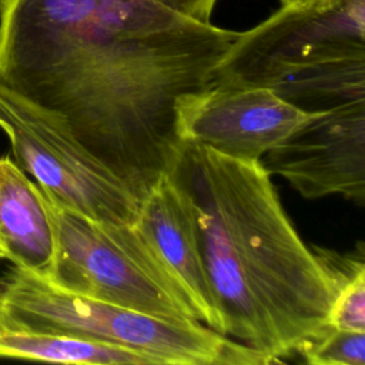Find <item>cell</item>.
<instances>
[{
    "mask_svg": "<svg viewBox=\"0 0 365 365\" xmlns=\"http://www.w3.org/2000/svg\"><path fill=\"white\" fill-rule=\"evenodd\" d=\"M238 31L153 0H0V86L53 115L140 202L181 144L180 101Z\"/></svg>",
    "mask_w": 365,
    "mask_h": 365,
    "instance_id": "6da1fadb",
    "label": "cell"
},
{
    "mask_svg": "<svg viewBox=\"0 0 365 365\" xmlns=\"http://www.w3.org/2000/svg\"><path fill=\"white\" fill-rule=\"evenodd\" d=\"M165 175L191 212L225 336L271 364L329 328L338 288L261 161L182 140Z\"/></svg>",
    "mask_w": 365,
    "mask_h": 365,
    "instance_id": "7a4b0ae2",
    "label": "cell"
},
{
    "mask_svg": "<svg viewBox=\"0 0 365 365\" xmlns=\"http://www.w3.org/2000/svg\"><path fill=\"white\" fill-rule=\"evenodd\" d=\"M212 86L268 88L304 111L364 100L365 0L281 6L238 33Z\"/></svg>",
    "mask_w": 365,
    "mask_h": 365,
    "instance_id": "3957f363",
    "label": "cell"
},
{
    "mask_svg": "<svg viewBox=\"0 0 365 365\" xmlns=\"http://www.w3.org/2000/svg\"><path fill=\"white\" fill-rule=\"evenodd\" d=\"M0 315L23 328L137 349L168 365L269 364L258 351L200 321L137 312L68 291L16 265L0 278Z\"/></svg>",
    "mask_w": 365,
    "mask_h": 365,
    "instance_id": "277c9868",
    "label": "cell"
},
{
    "mask_svg": "<svg viewBox=\"0 0 365 365\" xmlns=\"http://www.w3.org/2000/svg\"><path fill=\"white\" fill-rule=\"evenodd\" d=\"M44 200L56 240L53 264L44 278L137 312L198 321L181 285L134 224L94 220L46 194Z\"/></svg>",
    "mask_w": 365,
    "mask_h": 365,
    "instance_id": "5b68a950",
    "label": "cell"
},
{
    "mask_svg": "<svg viewBox=\"0 0 365 365\" xmlns=\"http://www.w3.org/2000/svg\"><path fill=\"white\" fill-rule=\"evenodd\" d=\"M0 130L14 163L51 200L90 218L134 224L138 201L53 115L0 86Z\"/></svg>",
    "mask_w": 365,
    "mask_h": 365,
    "instance_id": "8992f818",
    "label": "cell"
},
{
    "mask_svg": "<svg viewBox=\"0 0 365 365\" xmlns=\"http://www.w3.org/2000/svg\"><path fill=\"white\" fill-rule=\"evenodd\" d=\"M261 161L307 200L341 195L365 204V98L312 115Z\"/></svg>",
    "mask_w": 365,
    "mask_h": 365,
    "instance_id": "52a82bcc",
    "label": "cell"
},
{
    "mask_svg": "<svg viewBox=\"0 0 365 365\" xmlns=\"http://www.w3.org/2000/svg\"><path fill=\"white\" fill-rule=\"evenodd\" d=\"M312 113L268 88L211 86L180 101L177 124L181 140L235 160L261 161Z\"/></svg>",
    "mask_w": 365,
    "mask_h": 365,
    "instance_id": "ba28073f",
    "label": "cell"
},
{
    "mask_svg": "<svg viewBox=\"0 0 365 365\" xmlns=\"http://www.w3.org/2000/svg\"><path fill=\"white\" fill-rule=\"evenodd\" d=\"M134 225L151 242L178 281L197 319L224 335L222 319L210 288L191 212L167 175H163L140 201Z\"/></svg>",
    "mask_w": 365,
    "mask_h": 365,
    "instance_id": "9c48e42d",
    "label": "cell"
},
{
    "mask_svg": "<svg viewBox=\"0 0 365 365\" xmlns=\"http://www.w3.org/2000/svg\"><path fill=\"white\" fill-rule=\"evenodd\" d=\"M0 242L16 267L48 275L56 240L44 194L9 157H0Z\"/></svg>",
    "mask_w": 365,
    "mask_h": 365,
    "instance_id": "30bf717a",
    "label": "cell"
},
{
    "mask_svg": "<svg viewBox=\"0 0 365 365\" xmlns=\"http://www.w3.org/2000/svg\"><path fill=\"white\" fill-rule=\"evenodd\" d=\"M0 358L76 365H163L158 358L137 349L23 328L1 315Z\"/></svg>",
    "mask_w": 365,
    "mask_h": 365,
    "instance_id": "8fae6325",
    "label": "cell"
},
{
    "mask_svg": "<svg viewBox=\"0 0 365 365\" xmlns=\"http://www.w3.org/2000/svg\"><path fill=\"white\" fill-rule=\"evenodd\" d=\"M297 352L311 365H365V331L328 328Z\"/></svg>",
    "mask_w": 365,
    "mask_h": 365,
    "instance_id": "7c38bea8",
    "label": "cell"
},
{
    "mask_svg": "<svg viewBox=\"0 0 365 365\" xmlns=\"http://www.w3.org/2000/svg\"><path fill=\"white\" fill-rule=\"evenodd\" d=\"M328 327L365 331V274L344 284L329 308Z\"/></svg>",
    "mask_w": 365,
    "mask_h": 365,
    "instance_id": "4fadbf2b",
    "label": "cell"
},
{
    "mask_svg": "<svg viewBox=\"0 0 365 365\" xmlns=\"http://www.w3.org/2000/svg\"><path fill=\"white\" fill-rule=\"evenodd\" d=\"M168 9L184 13L201 21H210L218 0H153Z\"/></svg>",
    "mask_w": 365,
    "mask_h": 365,
    "instance_id": "5bb4252c",
    "label": "cell"
},
{
    "mask_svg": "<svg viewBox=\"0 0 365 365\" xmlns=\"http://www.w3.org/2000/svg\"><path fill=\"white\" fill-rule=\"evenodd\" d=\"M281 6H289V4H297V3H302L305 0H279Z\"/></svg>",
    "mask_w": 365,
    "mask_h": 365,
    "instance_id": "9a60e30c",
    "label": "cell"
},
{
    "mask_svg": "<svg viewBox=\"0 0 365 365\" xmlns=\"http://www.w3.org/2000/svg\"><path fill=\"white\" fill-rule=\"evenodd\" d=\"M0 258H6V255H4V248H3V245H1V242H0Z\"/></svg>",
    "mask_w": 365,
    "mask_h": 365,
    "instance_id": "2e32d148",
    "label": "cell"
}]
</instances>
